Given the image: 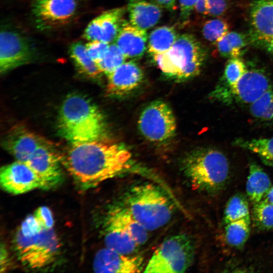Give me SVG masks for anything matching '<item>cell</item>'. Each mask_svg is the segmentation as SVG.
<instances>
[{"label":"cell","instance_id":"f1b7e54d","mask_svg":"<svg viewBox=\"0 0 273 273\" xmlns=\"http://www.w3.org/2000/svg\"><path fill=\"white\" fill-rule=\"evenodd\" d=\"M250 223L249 216L226 224L224 236L227 243L233 247H242L249 237Z\"/></svg>","mask_w":273,"mask_h":273},{"label":"cell","instance_id":"7c38bea8","mask_svg":"<svg viewBox=\"0 0 273 273\" xmlns=\"http://www.w3.org/2000/svg\"><path fill=\"white\" fill-rule=\"evenodd\" d=\"M0 183L6 192L14 195L42 189L41 181L25 162L17 161L3 166L0 170Z\"/></svg>","mask_w":273,"mask_h":273},{"label":"cell","instance_id":"7a4b0ae2","mask_svg":"<svg viewBox=\"0 0 273 273\" xmlns=\"http://www.w3.org/2000/svg\"><path fill=\"white\" fill-rule=\"evenodd\" d=\"M58 129L63 138L76 144L106 138L107 125L104 115L95 103L82 95L73 94L62 103Z\"/></svg>","mask_w":273,"mask_h":273},{"label":"cell","instance_id":"d4e9b609","mask_svg":"<svg viewBox=\"0 0 273 273\" xmlns=\"http://www.w3.org/2000/svg\"><path fill=\"white\" fill-rule=\"evenodd\" d=\"M69 54L77 70L82 74L90 78L96 79L102 73L82 43L76 42L72 44L69 48Z\"/></svg>","mask_w":273,"mask_h":273},{"label":"cell","instance_id":"4fadbf2b","mask_svg":"<svg viewBox=\"0 0 273 273\" xmlns=\"http://www.w3.org/2000/svg\"><path fill=\"white\" fill-rule=\"evenodd\" d=\"M93 269L96 272L135 273L144 269L142 256L124 254L107 247L95 255Z\"/></svg>","mask_w":273,"mask_h":273},{"label":"cell","instance_id":"74e56055","mask_svg":"<svg viewBox=\"0 0 273 273\" xmlns=\"http://www.w3.org/2000/svg\"><path fill=\"white\" fill-rule=\"evenodd\" d=\"M208 15L212 17L219 16L225 12L226 0H207Z\"/></svg>","mask_w":273,"mask_h":273},{"label":"cell","instance_id":"ac0fdd59","mask_svg":"<svg viewBox=\"0 0 273 273\" xmlns=\"http://www.w3.org/2000/svg\"><path fill=\"white\" fill-rule=\"evenodd\" d=\"M105 224L104 237L106 247L124 254H132L137 250L140 246L111 210Z\"/></svg>","mask_w":273,"mask_h":273},{"label":"cell","instance_id":"d590c367","mask_svg":"<svg viewBox=\"0 0 273 273\" xmlns=\"http://www.w3.org/2000/svg\"><path fill=\"white\" fill-rule=\"evenodd\" d=\"M43 228L34 215L27 217L22 222L19 230L25 236H31L40 232Z\"/></svg>","mask_w":273,"mask_h":273},{"label":"cell","instance_id":"7bdbcfd3","mask_svg":"<svg viewBox=\"0 0 273 273\" xmlns=\"http://www.w3.org/2000/svg\"><path fill=\"white\" fill-rule=\"evenodd\" d=\"M262 200L273 205V187H270Z\"/></svg>","mask_w":273,"mask_h":273},{"label":"cell","instance_id":"1f68e13d","mask_svg":"<svg viewBox=\"0 0 273 273\" xmlns=\"http://www.w3.org/2000/svg\"><path fill=\"white\" fill-rule=\"evenodd\" d=\"M252 218L254 224L258 229H273V205L263 200L254 204Z\"/></svg>","mask_w":273,"mask_h":273},{"label":"cell","instance_id":"9a60e30c","mask_svg":"<svg viewBox=\"0 0 273 273\" xmlns=\"http://www.w3.org/2000/svg\"><path fill=\"white\" fill-rule=\"evenodd\" d=\"M106 93L111 97H121L135 89L142 83L143 72L133 61L125 62L108 76Z\"/></svg>","mask_w":273,"mask_h":273},{"label":"cell","instance_id":"30bf717a","mask_svg":"<svg viewBox=\"0 0 273 273\" xmlns=\"http://www.w3.org/2000/svg\"><path fill=\"white\" fill-rule=\"evenodd\" d=\"M34 53L27 39L16 30L4 28L0 33V72L5 73L29 62Z\"/></svg>","mask_w":273,"mask_h":273},{"label":"cell","instance_id":"d6a6232c","mask_svg":"<svg viewBox=\"0 0 273 273\" xmlns=\"http://www.w3.org/2000/svg\"><path fill=\"white\" fill-rule=\"evenodd\" d=\"M126 58L115 43H111L105 56L97 64L101 71L108 76L124 63Z\"/></svg>","mask_w":273,"mask_h":273},{"label":"cell","instance_id":"277c9868","mask_svg":"<svg viewBox=\"0 0 273 273\" xmlns=\"http://www.w3.org/2000/svg\"><path fill=\"white\" fill-rule=\"evenodd\" d=\"M182 169L193 188L210 193L222 190L229 174L226 157L219 150L211 148L190 152L183 160Z\"/></svg>","mask_w":273,"mask_h":273},{"label":"cell","instance_id":"8d00e7d4","mask_svg":"<svg viewBox=\"0 0 273 273\" xmlns=\"http://www.w3.org/2000/svg\"><path fill=\"white\" fill-rule=\"evenodd\" d=\"M41 227L44 229H52L54 225V219L51 210L46 206L38 208L33 214Z\"/></svg>","mask_w":273,"mask_h":273},{"label":"cell","instance_id":"7402d4cb","mask_svg":"<svg viewBox=\"0 0 273 273\" xmlns=\"http://www.w3.org/2000/svg\"><path fill=\"white\" fill-rule=\"evenodd\" d=\"M270 187L271 182L268 175L257 164L250 163L246 183L249 199L253 204L261 201Z\"/></svg>","mask_w":273,"mask_h":273},{"label":"cell","instance_id":"484cf974","mask_svg":"<svg viewBox=\"0 0 273 273\" xmlns=\"http://www.w3.org/2000/svg\"><path fill=\"white\" fill-rule=\"evenodd\" d=\"M111 211L139 246L147 242L149 231L130 214L124 206L115 207Z\"/></svg>","mask_w":273,"mask_h":273},{"label":"cell","instance_id":"f35d334b","mask_svg":"<svg viewBox=\"0 0 273 273\" xmlns=\"http://www.w3.org/2000/svg\"><path fill=\"white\" fill-rule=\"evenodd\" d=\"M180 8L181 21H187L190 18L197 0H177Z\"/></svg>","mask_w":273,"mask_h":273},{"label":"cell","instance_id":"60d3db41","mask_svg":"<svg viewBox=\"0 0 273 273\" xmlns=\"http://www.w3.org/2000/svg\"><path fill=\"white\" fill-rule=\"evenodd\" d=\"M154 1L161 7L169 11L175 10L176 0H154Z\"/></svg>","mask_w":273,"mask_h":273},{"label":"cell","instance_id":"4316f807","mask_svg":"<svg viewBox=\"0 0 273 273\" xmlns=\"http://www.w3.org/2000/svg\"><path fill=\"white\" fill-rule=\"evenodd\" d=\"M236 146L256 154L265 165L273 167V137L253 139H238Z\"/></svg>","mask_w":273,"mask_h":273},{"label":"cell","instance_id":"836d02e7","mask_svg":"<svg viewBox=\"0 0 273 273\" xmlns=\"http://www.w3.org/2000/svg\"><path fill=\"white\" fill-rule=\"evenodd\" d=\"M228 23L221 19H213L206 21L203 25L202 34L208 41L216 43L229 32Z\"/></svg>","mask_w":273,"mask_h":273},{"label":"cell","instance_id":"8fae6325","mask_svg":"<svg viewBox=\"0 0 273 273\" xmlns=\"http://www.w3.org/2000/svg\"><path fill=\"white\" fill-rule=\"evenodd\" d=\"M60 160L51 143L39 147L25 163L40 179L42 189H49L62 180Z\"/></svg>","mask_w":273,"mask_h":273},{"label":"cell","instance_id":"b9f144b4","mask_svg":"<svg viewBox=\"0 0 273 273\" xmlns=\"http://www.w3.org/2000/svg\"><path fill=\"white\" fill-rule=\"evenodd\" d=\"M8 253L4 246L1 245V272L3 270H5L7 267L8 263Z\"/></svg>","mask_w":273,"mask_h":273},{"label":"cell","instance_id":"f546056e","mask_svg":"<svg viewBox=\"0 0 273 273\" xmlns=\"http://www.w3.org/2000/svg\"><path fill=\"white\" fill-rule=\"evenodd\" d=\"M249 216V203L244 195L236 194L229 200L224 211L225 224Z\"/></svg>","mask_w":273,"mask_h":273},{"label":"cell","instance_id":"44dd1931","mask_svg":"<svg viewBox=\"0 0 273 273\" xmlns=\"http://www.w3.org/2000/svg\"><path fill=\"white\" fill-rule=\"evenodd\" d=\"M127 10L130 23L145 30L155 26L162 15L161 7L148 0H129Z\"/></svg>","mask_w":273,"mask_h":273},{"label":"cell","instance_id":"6da1fadb","mask_svg":"<svg viewBox=\"0 0 273 273\" xmlns=\"http://www.w3.org/2000/svg\"><path fill=\"white\" fill-rule=\"evenodd\" d=\"M62 163L81 188H94L131 166V154L123 145L106 138L71 144Z\"/></svg>","mask_w":273,"mask_h":273},{"label":"cell","instance_id":"5b68a950","mask_svg":"<svg viewBox=\"0 0 273 273\" xmlns=\"http://www.w3.org/2000/svg\"><path fill=\"white\" fill-rule=\"evenodd\" d=\"M153 57L163 74L177 81H183L200 73L205 52L193 35L184 33L178 35L168 52Z\"/></svg>","mask_w":273,"mask_h":273},{"label":"cell","instance_id":"d6986e66","mask_svg":"<svg viewBox=\"0 0 273 273\" xmlns=\"http://www.w3.org/2000/svg\"><path fill=\"white\" fill-rule=\"evenodd\" d=\"M247 70L240 57L230 58L222 78L210 94V98L223 103H231L234 100L233 88Z\"/></svg>","mask_w":273,"mask_h":273},{"label":"cell","instance_id":"9c48e42d","mask_svg":"<svg viewBox=\"0 0 273 273\" xmlns=\"http://www.w3.org/2000/svg\"><path fill=\"white\" fill-rule=\"evenodd\" d=\"M249 40L273 55V0H255L249 13Z\"/></svg>","mask_w":273,"mask_h":273},{"label":"cell","instance_id":"e575fe53","mask_svg":"<svg viewBox=\"0 0 273 273\" xmlns=\"http://www.w3.org/2000/svg\"><path fill=\"white\" fill-rule=\"evenodd\" d=\"M110 43L100 40L88 41L85 46L91 58L97 63L108 51Z\"/></svg>","mask_w":273,"mask_h":273},{"label":"cell","instance_id":"3957f363","mask_svg":"<svg viewBox=\"0 0 273 273\" xmlns=\"http://www.w3.org/2000/svg\"><path fill=\"white\" fill-rule=\"evenodd\" d=\"M125 208L148 231L167 224L173 213L170 199L159 186L144 183L133 186L127 193Z\"/></svg>","mask_w":273,"mask_h":273},{"label":"cell","instance_id":"52a82bcc","mask_svg":"<svg viewBox=\"0 0 273 273\" xmlns=\"http://www.w3.org/2000/svg\"><path fill=\"white\" fill-rule=\"evenodd\" d=\"M14 241L19 260L32 269L49 265L59 252V241L53 228L43 229L31 236H24L18 230Z\"/></svg>","mask_w":273,"mask_h":273},{"label":"cell","instance_id":"8992f818","mask_svg":"<svg viewBox=\"0 0 273 273\" xmlns=\"http://www.w3.org/2000/svg\"><path fill=\"white\" fill-rule=\"evenodd\" d=\"M193 241L186 234H178L164 240L153 252L144 272L179 273L189 268L194 260Z\"/></svg>","mask_w":273,"mask_h":273},{"label":"cell","instance_id":"2e32d148","mask_svg":"<svg viewBox=\"0 0 273 273\" xmlns=\"http://www.w3.org/2000/svg\"><path fill=\"white\" fill-rule=\"evenodd\" d=\"M271 86L269 78L263 71L247 69L233 88V100L251 104Z\"/></svg>","mask_w":273,"mask_h":273},{"label":"cell","instance_id":"ba28073f","mask_svg":"<svg viewBox=\"0 0 273 273\" xmlns=\"http://www.w3.org/2000/svg\"><path fill=\"white\" fill-rule=\"evenodd\" d=\"M143 135L152 142L160 143L174 134L176 123L173 113L165 102L155 101L142 111L138 121Z\"/></svg>","mask_w":273,"mask_h":273},{"label":"cell","instance_id":"e0dca14e","mask_svg":"<svg viewBox=\"0 0 273 273\" xmlns=\"http://www.w3.org/2000/svg\"><path fill=\"white\" fill-rule=\"evenodd\" d=\"M76 0H36L33 13L41 26L57 24L68 20L74 14Z\"/></svg>","mask_w":273,"mask_h":273},{"label":"cell","instance_id":"5bb4252c","mask_svg":"<svg viewBox=\"0 0 273 273\" xmlns=\"http://www.w3.org/2000/svg\"><path fill=\"white\" fill-rule=\"evenodd\" d=\"M49 144L50 141L22 126L12 128L3 142L5 149L17 161L25 163L39 147Z\"/></svg>","mask_w":273,"mask_h":273},{"label":"cell","instance_id":"603a6c76","mask_svg":"<svg viewBox=\"0 0 273 273\" xmlns=\"http://www.w3.org/2000/svg\"><path fill=\"white\" fill-rule=\"evenodd\" d=\"M125 7L112 9L100 15V40L110 43L114 41L124 20Z\"/></svg>","mask_w":273,"mask_h":273},{"label":"cell","instance_id":"ffe728a7","mask_svg":"<svg viewBox=\"0 0 273 273\" xmlns=\"http://www.w3.org/2000/svg\"><path fill=\"white\" fill-rule=\"evenodd\" d=\"M146 30L124 20L114 42L127 58L141 57L147 49Z\"/></svg>","mask_w":273,"mask_h":273},{"label":"cell","instance_id":"4dcf8cb0","mask_svg":"<svg viewBox=\"0 0 273 273\" xmlns=\"http://www.w3.org/2000/svg\"><path fill=\"white\" fill-rule=\"evenodd\" d=\"M250 111L257 119L273 122V87L250 104Z\"/></svg>","mask_w":273,"mask_h":273},{"label":"cell","instance_id":"cb8c5ba5","mask_svg":"<svg viewBox=\"0 0 273 273\" xmlns=\"http://www.w3.org/2000/svg\"><path fill=\"white\" fill-rule=\"evenodd\" d=\"M178 35L173 27L162 26L153 30L149 37L148 52L153 56L168 52Z\"/></svg>","mask_w":273,"mask_h":273},{"label":"cell","instance_id":"83f0119b","mask_svg":"<svg viewBox=\"0 0 273 273\" xmlns=\"http://www.w3.org/2000/svg\"><path fill=\"white\" fill-rule=\"evenodd\" d=\"M220 55L229 58L240 57L245 51L247 39L241 33L229 32L216 43Z\"/></svg>","mask_w":273,"mask_h":273},{"label":"cell","instance_id":"ab89813d","mask_svg":"<svg viewBox=\"0 0 273 273\" xmlns=\"http://www.w3.org/2000/svg\"><path fill=\"white\" fill-rule=\"evenodd\" d=\"M194 9L200 14L208 15L207 0H197Z\"/></svg>","mask_w":273,"mask_h":273}]
</instances>
